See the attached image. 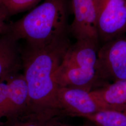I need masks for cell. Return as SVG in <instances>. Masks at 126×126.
Segmentation results:
<instances>
[{
    "label": "cell",
    "instance_id": "6da1fadb",
    "mask_svg": "<svg viewBox=\"0 0 126 126\" xmlns=\"http://www.w3.org/2000/svg\"><path fill=\"white\" fill-rule=\"evenodd\" d=\"M70 45L66 35L45 45L27 46L21 60L28 90V112L50 118L62 115L57 98L59 86L52 75Z\"/></svg>",
    "mask_w": 126,
    "mask_h": 126
},
{
    "label": "cell",
    "instance_id": "7a4b0ae2",
    "mask_svg": "<svg viewBox=\"0 0 126 126\" xmlns=\"http://www.w3.org/2000/svg\"><path fill=\"white\" fill-rule=\"evenodd\" d=\"M67 0H45L13 23L8 35L27 46H39L67 35Z\"/></svg>",
    "mask_w": 126,
    "mask_h": 126
},
{
    "label": "cell",
    "instance_id": "3957f363",
    "mask_svg": "<svg viewBox=\"0 0 126 126\" xmlns=\"http://www.w3.org/2000/svg\"><path fill=\"white\" fill-rule=\"evenodd\" d=\"M96 72L100 80L112 83L126 79V36L103 43L99 46Z\"/></svg>",
    "mask_w": 126,
    "mask_h": 126
},
{
    "label": "cell",
    "instance_id": "277c9868",
    "mask_svg": "<svg viewBox=\"0 0 126 126\" xmlns=\"http://www.w3.org/2000/svg\"><path fill=\"white\" fill-rule=\"evenodd\" d=\"M57 98L62 115L84 117L100 110L122 108L109 107L97 99L90 92L68 87H59Z\"/></svg>",
    "mask_w": 126,
    "mask_h": 126
},
{
    "label": "cell",
    "instance_id": "5b68a950",
    "mask_svg": "<svg viewBox=\"0 0 126 126\" xmlns=\"http://www.w3.org/2000/svg\"><path fill=\"white\" fill-rule=\"evenodd\" d=\"M97 30L103 43L126 34L125 0H99Z\"/></svg>",
    "mask_w": 126,
    "mask_h": 126
},
{
    "label": "cell",
    "instance_id": "8992f818",
    "mask_svg": "<svg viewBox=\"0 0 126 126\" xmlns=\"http://www.w3.org/2000/svg\"><path fill=\"white\" fill-rule=\"evenodd\" d=\"M74 18L69 30L76 40H99L97 21L99 0H71Z\"/></svg>",
    "mask_w": 126,
    "mask_h": 126
},
{
    "label": "cell",
    "instance_id": "52a82bcc",
    "mask_svg": "<svg viewBox=\"0 0 126 126\" xmlns=\"http://www.w3.org/2000/svg\"><path fill=\"white\" fill-rule=\"evenodd\" d=\"M52 78L59 87L79 88L90 92L99 82L96 71L62 62L55 71Z\"/></svg>",
    "mask_w": 126,
    "mask_h": 126
},
{
    "label": "cell",
    "instance_id": "ba28073f",
    "mask_svg": "<svg viewBox=\"0 0 126 126\" xmlns=\"http://www.w3.org/2000/svg\"><path fill=\"white\" fill-rule=\"evenodd\" d=\"M8 93L4 117L7 119L28 112L29 94L23 74L16 72L8 78Z\"/></svg>",
    "mask_w": 126,
    "mask_h": 126
},
{
    "label": "cell",
    "instance_id": "9c48e42d",
    "mask_svg": "<svg viewBox=\"0 0 126 126\" xmlns=\"http://www.w3.org/2000/svg\"><path fill=\"white\" fill-rule=\"evenodd\" d=\"M99 42L91 39L77 40L75 44L71 45L68 49L62 62L96 71Z\"/></svg>",
    "mask_w": 126,
    "mask_h": 126
},
{
    "label": "cell",
    "instance_id": "30bf717a",
    "mask_svg": "<svg viewBox=\"0 0 126 126\" xmlns=\"http://www.w3.org/2000/svg\"><path fill=\"white\" fill-rule=\"evenodd\" d=\"M16 42L8 34L0 37V79L22 67Z\"/></svg>",
    "mask_w": 126,
    "mask_h": 126
},
{
    "label": "cell",
    "instance_id": "8fae6325",
    "mask_svg": "<svg viewBox=\"0 0 126 126\" xmlns=\"http://www.w3.org/2000/svg\"><path fill=\"white\" fill-rule=\"evenodd\" d=\"M101 102L109 107L126 105V79L107 84L91 91Z\"/></svg>",
    "mask_w": 126,
    "mask_h": 126
},
{
    "label": "cell",
    "instance_id": "7c38bea8",
    "mask_svg": "<svg viewBox=\"0 0 126 126\" xmlns=\"http://www.w3.org/2000/svg\"><path fill=\"white\" fill-rule=\"evenodd\" d=\"M83 118L96 126H126V105L122 108L102 110Z\"/></svg>",
    "mask_w": 126,
    "mask_h": 126
},
{
    "label": "cell",
    "instance_id": "4fadbf2b",
    "mask_svg": "<svg viewBox=\"0 0 126 126\" xmlns=\"http://www.w3.org/2000/svg\"><path fill=\"white\" fill-rule=\"evenodd\" d=\"M53 118L26 112L7 119L4 123L0 122V126H47L50 121Z\"/></svg>",
    "mask_w": 126,
    "mask_h": 126
},
{
    "label": "cell",
    "instance_id": "5bb4252c",
    "mask_svg": "<svg viewBox=\"0 0 126 126\" xmlns=\"http://www.w3.org/2000/svg\"><path fill=\"white\" fill-rule=\"evenodd\" d=\"M41 0H0V5L6 12L14 15L25 11L36 5Z\"/></svg>",
    "mask_w": 126,
    "mask_h": 126
},
{
    "label": "cell",
    "instance_id": "9a60e30c",
    "mask_svg": "<svg viewBox=\"0 0 126 126\" xmlns=\"http://www.w3.org/2000/svg\"><path fill=\"white\" fill-rule=\"evenodd\" d=\"M13 74V73H12ZM8 74L0 79V120L4 117L8 93Z\"/></svg>",
    "mask_w": 126,
    "mask_h": 126
},
{
    "label": "cell",
    "instance_id": "2e32d148",
    "mask_svg": "<svg viewBox=\"0 0 126 126\" xmlns=\"http://www.w3.org/2000/svg\"><path fill=\"white\" fill-rule=\"evenodd\" d=\"M47 126H72L61 122L59 120V117H55L50 121ZM81 126H86V125Z\"/></svg>",
    "mask_w": 126,
    "mask_h": 126
},
{
    "label": "cell",
    "instance_id": "e0dca14e",
    "mask_svg": "<svg viewBox=\"0 0 126 126\" xmlns=\"http://www.w3.org/2000/svg\"><path fill=\"white\" fill-rule=\"evenodd\" d=\"M5 18V14L1 11H0V36L5 30L4 24Z\"/></svg>",
    "mask_w": 126,
    "mask_h": 126
},
{
    "label": "cell",
    "instance_id": "ac0fdd59",
    "mask_svg": "<svg viewBox=\"0 0 126 126\" xmlns=\"http://www.w3.org/2000/svg\"><path fill=\"white\" fill-rule=\"evenodd\" d=\"M86 126H95V125H86Z\"/></svg>",
    "mask_w": 126,
    "mask_h": 126
},
{
    "label": "cell",
    "instance_id": "d6986e66",
    "mask_svg": "<svg viewBox=\"0 0 126 126\" xmlns=\"http://www.w3.org/2000/svg\"><path fill=\"white\" fill-rule=\"evenodd\" d=\"M125 0V2H126V0Z\"/></svg>",
    "mask_w": 126,
    "mask_h": 126
}]
</instances>
